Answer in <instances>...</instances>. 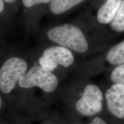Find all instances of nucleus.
Segmentation results:
<instances>
[{"instance_id":"obj_1","label":"nucleus","mask_w":124,"mask_h":124,"mask_svg":"<svg viewBox=\"0 0 124 124\" xmlns=\"http://www.w3.org/2000/svg\"><path fill=\"white\" fill-rule=\"evenodd\" d=\"M28 69L25 58L10 44L5 45L0 50V92L11 94Z\"/></svg>"},{"instance_id":"obj_2","label":"nucleus","mask_w":124,"mask_h":124,"mask_svg":"<svg viewBox=\"0 0 124 124\" xmlns=\"http://www.w3.org/2000/svg\"><path fill=\"white\" fill-rule=\"evenodd\" d=\"M77 98L66 100V111L80 118L89 119L105 111L104 94L94 83L83 85Z\"/></svg>"},{"instance_id":"obj_3","label":"nucleus","mask_w":124,"mask_h":124,"mask_svg":"<svg viewBox=\"0 0 124 124\" xmlns=\"http://www.w3.org/2000/svg\"><path fill=\"white\" fill-rule=\"evenodd\" d=\"M46 35L50 41L78 53H84L89 47L82 31L72 24H63L52 28L46 32Z\"/></svg>"},{"instance_id":"obj_4","label":"nucleus","mask_w":124,"mask_h":124,"mask_svg":"<svg viewBox=\"0 0 124 124\" xmlns=\"http://www.w3.org/2000/svg\"><path fill=\"white\" fill-rule=\"evenodd\" d=\"M59 85L58 78L53 72L37 64L29 68L20 78L18 86L23 90L37 87L46 94L50 95L57 91Z\"/></svg>"},{"instance_id":"obj_5","label":"nucleus","mask_w":124,"mask_h":124,"mask_svg":"<svg viewBox=\"0 0 124 124\" xmlns=\"http://www.w3.org/2000/svg\"><path fill=\"white\" fill-rule=\"evenodd\" d=\"M104 94L105 111L114 124L124 121V85L114 83Z\"/></svg>"},{"instance_id":"obj_6","label":"nucleus","mask_w":124,"mask_h":124,"mask_svg":"<svg viewBox=\"0 0 124 124\" xmlns=\"http://www.w3.org/2000/svg\"><path fill=\"white\" fill-rule=\"evenodd\" d=\"M74 62V55L69 49L62 46H52L43 51L38 59V64L46 70L53 72L59 65L67 68Z\"/></svg>"},{"instance_id":"obj_7","label":"nucleus","mask_w":124,"mask_h":124,"mask_svg":"<svg viewBox=\"0 0 124 124\" xmlns=\"http://www.w3.org/2000/svg\"><path fill=\"white\" fill-rule=\"evenodd\" d=\"M122 1V0H106L98 12V21L103 24L110 23L117 15Z\"/></svg>"},{"instance_id":"obj_8","label":"nucleus","mask_w":124,"mask_h":124,"mask_svg":"<svg viewBox=\"0 0 124 124\" xmlns=\"http://www.w3.org/2000/svg\"><path fill=\"white\" fill-rule=\"evenodd\" d=\"M15 13L4 0H0V35L7 37L10 34L15 21Z\"/></svg>"},{"instance_id":"obj_9","label":"nucleus","mask_w":124,"mask_h":124,"mask_svg":"<svg viewBox=\"0 0 124 124\" xmlns=\"http://www.w3.org/2000/svg\"><path fill=\"white\" fill-rule=\"evenodd\" d=\"M84 0H51L49 10L54 15L63 13L80 4Z\"/></svg>"},{"instance_id":"obj_10","label":"nucleus","mask_w":124,"mask_h":124,"mask_svg":"<svg viewBox=\"0 0 124 124\" xmlns=\"http://www.w3.org/2000/svg\"><path fill=\"white\" fill-rule=\"evenodd\" d=\"M106 58L113 65L119 66L124 64V40L113 46L108 51Z\"/></svg>"},{"instance_id":"obj_11","label":"nucleus","mask_w":124,"mask_h":124,"mask_svg":"<svg viewBox=\"0 0 124 124\" xmlns=\"http://www.w3.org/2000/svg\"><path fill=\"white\" fill-rule=\"evenodd\" d=\"M111 28L118 32L124 31V0H122L121 7L117 15L111 22Z\"/></svg>"},{"instance_id":"obj_12","label":"nucleus","mask_w":124,"mask_h":124,"mask_svg":"<svg viewBox=\"0 0 124 124\" xmlns=\"http://www.w3.org/2000/svg\"><path fill=\"white\" fill-rule=\"evenodd\" d=\"M59 124H86V122L83 119L66 111L64 113H60Z\"/></svg>"},{"instance_id":"obj_13","label":"nucleus","mask_w":124,"mask_h":124,"mask_svg":"<svg viewBox=\"0 0 124 124\" xmlns=\"http://www.w3.org/2000/svg\"><path fill=\"white\" fill-rule=\"evenodd\" d=\"M110 79L114 83L124 85V64L117 66L111 72Z\"/></svg>"},{"instance_id":"obj_14","label":"nucleus","mask_w":124,"mask_h":124,"mask_svg":"<svg viewBox=\"0 0 124 124\" xmlns=\"http://www.w3.org/2000/svg\"><path fill=\"white\" fill-rule=\"evenodd\" d=\"M86 124H114L104 111L98 115L87 119Z\"/></svg>"},{"instance_id":"obj_15","label":"nucleus","mask_w":124,"mask_h":124,"mask_svg":"<svg viewBox=\"0 0 124 124\" xmlns=\"http://www.w3.org/2000/svg\"><path fill=\"white\" fill-rule=\"evenodd\" d=\"M25 9H30L37 6L49 4L51 0H20Z\"/></svg>"},{"instance_id":"obj_16","label":"nucleus","mask_w":124,"mask_h":124,"mask_svg":"<svg viewBox=\"0 0 124 124\" xmlns=\"http://www.w3.org/2000/svg\"><path fill=\"white\" fill-rule=\"evenodd\" d=\"M60 113H50L43 124H59Z\"/></svg>"},{"instance_id":"obj_17","label":"nucleus","mask_w":124,"mask_h":124,"mask_svg":"<svg viewBox=\"0 0 124 124\" xmlns=\"http://www.w3.org/2000/svg\"><path fill=\"white\" fill-rule=\"evenodd\" d=\"M14 13H17L19 7V0H4Z\"/></svg>"},{"instance_id":"obj_18","label":"nucleus","mask_w":124,"mask_h":124,"mask_svg":"<svg viewBox=\"0 0 124 124\" xmlns=\"http://www.w3.org/2000/svg\"><path fill=\"white\" fill-rule=\"evenodd\" d=\"M2 97H1V94L0 93V109H1V107H2Z\"/></svg>"}]
</instances>
